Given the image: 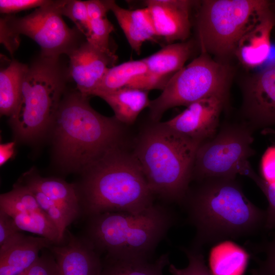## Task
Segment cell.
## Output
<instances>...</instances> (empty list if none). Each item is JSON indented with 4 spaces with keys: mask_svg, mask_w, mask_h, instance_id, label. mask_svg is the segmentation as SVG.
I'll return each instance as SVG.
<instances>
[{
    "mask_svg": "<svg viewBox=\"0 0 275 275\" xmlns=\"http://www.w3.org/2000/svg\"><path fill=\"white\" fill-rule=\"evenodd\" d=\"M110 10L114 13L131 48L136 53H141L145 41L157 37L150 13L147 7L127 9L111 0Z\"/></svg>",
    "mask_w": 275,
    "mask_h": 275,
    "instance_id": "obj_20",
    "label": "cell"
},
{
    "mask_svg": "<svg viewBox=\"0 0 275 275\" xmlns=\"http://www.w3.org/2000/svg\"><path fill=\"white\" fill-rule=\"evenodd\" d=\"M232 70L227 64L201 51L189 64L175 73L149 108L153 122H158L168 109L211 96L228 97Z\"/></svg>",
    "mask_w": 275,
    "mask_h": 275,
    "instance_id": "obj_8",
    "label": "cell"
},
{
    "mask_svg": "<svg viewBox=\"0 0 275 275\" xmlns=\"http://www.w3.org/2000/svg\"><path fill=\"white\" fill-rule=\"evenodd\" d=\"M251 275H263L258 269H253Z\"/></svg>",
    "mask_w": 275,
    "mask_h": 275,
    "instance_id": "obj_39",
    "label": "cell"
},
{
    "mask_svg": "<svg viewBox=\"0 0 275 275\" xmlns=\"http://www.w3.org/2000/svg\"><path fill=\"white\" fill-rule=\"evenodd\" d=\"M254 128L246 121L226 122L216 134L197 150L192 180L246 176L252 168L248 159L255 154Z\"/></svg>",
    "mask_w": 275,
    "mask_h": 275,
    "instance_id": "obj_10",
    "label": "cell"
},
{
    "mask_svg": "<svg viewBox=\"0 0 275 275\" xmlns=\"http://www.w3.org/2000/svg\"><path fill=\"white\" fill-rule=\"evenodd\" d=\"M200 144L164 122H153L143 130L133 154L154 195L167 202L182 203Z\"/></svg>",
    "mask_w": 275,
    "mask_h": 275,
    "instance_id": "obj_5",
    "label": "cell"
},
{
    "mask_svg": "<svg viewBox=\"0 0 275 275\" xmlns=\"http://www.w3.org/2000/svg\"><path fill=\"white\" fill-rule=\"evenodd\" d=\"M65 240L48 249L53 255L58 275H100L102 269L101 254L82 236H75L68 229Z\"/></svg>",
    "mask_w": 275,
    "mask_h": 275,
    "instance_id": "obj_15",
    "label": "cell"
},
{
    "mask_svg": "<svg viewBox=\"0 0 275 275\" xmlns=\"http://www.w3.org/2000/svg\"><path fill=\"white\" fill-rule=\"evenodd\" d=\"M194 47L191 40L172 43L143 59L147 72L135 78L128 87L147 91L155 89L162 90L170 78L184 66Z\"/></svg>",
    "mask_w": 275,
    "mask_h": 275,
    "instance_id": "obj_14",
    "label": "cell"
},
{
    "mask_svg": "<svg viewBox=\"0 0 275 275\" xmlns=\"http://www.w3.org/2000/svg\"><path fill=\"white\" fill-rule=\"evenodd\" d=\"M253 180L265 195L268 206L266 210V215L264 229L267 230L275 229V185L269 184L256 173Z\"/></svg>",
    "mask_w": 275,
    "mask_h": 275,
    "instance_id": "obj_31",
    "label": "cell"
},
{
    "mask_svg": "<svg viewBox=\"0 0 275 275\" xmlns=\"http://www.w3.org/2000/svg\"><path fill=\"white\" fill-rule=\"evenodd\" d=\"M21 181L38 188L66 215L71 223L82 216V211L75 184L54 177H43L31 170Z\"/></svg>",
    "mask_w": 275,
    "mask_h": 275,
    "instance_id": "obj_19",
    "label": "cell"
},
{
    "mask_svg": "<svg viewBox=\"0 0 275 275\" xmlns=\"http://www.w3.org/2000/svg\"><path fill=\"white\" fill-rule=\"evenodd\" d=\"M59 59L41 55L28 66L17 104L10 116L14 133L23 141L38 139L52 125L66 77Z\"/></svg>",
    "mask_w": 275,
    "mask_h": 275,
    "instance_id": "obj_6",
    "label": "cell"
},
{
    "mask_svg": "<svg viewBox=\"0 0 275 275\" xmlns=\"http://www.w3.org/2000/svg\"><path fill=\"white\" fill-rule=\"evenodd\" d=\"M261 134L269 138L271 141L275 145V129L272 128H266L261 131Z\"/></svg>",
    "mask_w": 275,
    "mask_h": 275,
    "instance_id": "obj_38",
    "label": "cell"
},
{
    "mask_svg": "<svg viewBox=\"0 0 275 275\" xmlns=\"http://www.w3.org/2000/svg\"><path fill=\"white\" fill-rule=\"evenodd\" d=\"M63 1H49L22 17L8 15L1 19V43L13 53L19 44V35L29 37L40 47L42 56L59 58L77 47L79 31L70 29L62 18Z\"/></svg>",
    "mask_w": 275,
    "mask_h": 275,
    "instance_id": "obj_9",
    "label": "cell"
},
{
    "mask_svg": "<svg viewBox=\"0 0 275 275\" xmlns=\"http://www.w3.org/2000/svg\"><path fill=\"white\" fill-rule=\"evenodd\" d=\"M87 219L82 236L100 254L150 260L178 217L169 206L153 204L138 213L107 212Z\"/></svg>",
    "mask_w": 275,
    "mask_h": 275,
    "instance_id": "obj_4",
    "label": "cell"
},
{
    "mask_svg": "<svg viewBox=\"0 0 275 275\" xmlns=\"http://www.w3.org/2000/svg\"><path fill=\"white\" fill-rule=\"evenodd\" d=\"M122 124L115 116L95 111L88 97L79 92L65 95L52 124L57 161L66 172L81 173L108 150L121 145Z\"/></svg>",
    "mask_w": 275,
    "mask_h": 275,
    "instance_id": "obj_3",
    "label": "cell"
},
{
    "mask_svg": "<svg viewBox=\"0 0 275 275\" xmlns=\"http://www.w3.org/2000/svg\"><path fill=\"white\" fill-rule=\"evenodd\" d=\"M69 75L84 96L93 95L107 69L117 59L115 54L101 51L87 41L68 54Z\"/></svg>",
    "mask_w": 275,
    "mask_h": 275,
    "instance_id": "obj_16",
    "label": "cell"
},
{
    "mask_svg": "<svg viewBox=\"0 0 275 275\" xmlns=\"http://www.w3.org/2000/svg\"><path fill=\"white\" fill-rule=\"evenodd\" d=\"M271 7L272 11L275 14V1L271 2Z\"/></svg>",
    "mask_w": 275,
    "mask_h": 275,
    "instance_id": "obj_40",
    "label": "cell"
},
{
    "mask_svg": "<svg viewBox=\"0 0 275 275\" xmlns=\"http://www.w3.org/2000/svg\"><path fill=\"white\" fill-rule=\"evenodd\" d=\"M55 244L42 237L23 235L0 253V275H18L31 266L39 253Z\"/></svg>",
    "mask_w": 275,
    "mask_h": 275,
    "instance_id": "obj_21",
    "label": "cell"
},
{
    "mask_svg": "<svg viewBox=\"0 0 275 275\" xmlns=\"http://www.w3.org/2000/svg\"><path fill=\"white\" fill-rule=\"evenodd\" d=\"M271 10L266 0H205L197 18L201 51L221 59L232 55L244 34Z\"/></svg>",
    "mask_w": 275,
    "mask_h": 275,
    "instance_id": "obj_7",
    "label": "cell"
},
{
    "mask_svg": "<svg viewBox=\"0 0 275 275\" xmlns=\"http://www.w3.org/2000/svg\"><path fill=\"white\" fill-rule=\"evenodd\" d=\"M86 2L90 20L105 18L107 12L111 10V0H89Z\"/></svg>",
    "mask_w": 275,
    "mask_h": 275,
    "instance_id": "obj_36",
    "label": "cell"
},
{
    "mask_svg": "<svg viewBox=\"0 0 275 275\" xmlns=\"http://www.w3.org/2000/svg\"><path fill=\"white\" fill-rule=\"evenodd\" d=\"M170 264L169 253L162 254L154 261L105 255L100 275H163L164 268Z\"/></svg>",
    "mask_w": 275,
    "mask_h": 275,
    "instance_id": "obj_23",
    "label": "cell"
},
{
    "mask_svg": "<svg viewBox=\"0 0 275 275\" xmlns=\"http://www.w3.org/2000/svg\"><path fill=\"white\" fill-rule=\"evenodd\" d=\"M147 72L143 59L124 62L108 68L93 96L112 92L127 87L133 80Z\"/></svg>",
    "mask_w": 275,
    "mask_h": 275,
    "instance_id": "obj_25",
    "label": "cell"
},
{
    "mask_svg": "<svg viewBox=\"0 0 275 275\" xmlns=\"http://www.w3.org/2000/svg\"><path fill=\"white\" fill-rule=\"evenodd\" d=\"M197 1L189 0H147L145 4L150 13L157 37L170 43L184 41L191 29L190 12Z\"/></svg>",
    "mask_w": 275,
    "mask_h": 275,
    "instance_id": "obj_17",
    "label": "cell"
},
{
    "mask_svg": "<svg viewBox=\"0 0 275 275\" xmlns=\"http://www.w3.org/2000/svg\"><path fill=\"white\" fill-rule=\"evenodd\" d=\"M265 258L258 270L263 275H275V237L263 247Z\"/></svg>",
    "mask_w": 275,
    "mask_h": 275,
    "instance_id": "obj_35",
    "label": "cell"
},
{
    "mask_svg": "<svg viewBox=\"0 0 275 275\" xmlns=\"http://www.w3.org/2000/svg\"><path fill=\"white\" fill-rule=\"evenodd\" d=\"M44 250L37 260L18 275H58L55 259L48 249Z\"/></svg>",
    "mask_w": 275,
    "mask_h": 275,
    "instance_id": "obj_32",
    "label": "cell"
},
{
    "mask_svg": "<svg viewBox=\"0 0 275 275\" xmlns=\"http://www.w3.org/2000/svg\"><path fill=\"white\" fill-rule=\"evenodd\" d=\"M247 260L243 250L234 244H226L212 254V272L214 275H241Z\"/></svg>",
    "mask_w": 275,
    "mask_h": 275,
    "instance_id": "obj_26",
    "label": "cell"
},
{
    "mask_svg": "<svg viewBox=\"0 0 275 275\" xmlns=\"http://www.w3.org/2000/svg\"><path fill=\"white\" fill-rule=\"evenodd\" d=\"M46 0H1L0 12L3 14H10L21 11L39 8L49 2Z\"/></svg>",
    "mask_w": 275,
    "mask_h": 275,
    "instance_id": "obj_33",
    "label": "cell"
},
{
    "mask_svg": "<svg viewBox=\"0 0 275 275\" xmlns=\"http://www.w3.org/2000/svg\"><path fill=\"white\" fill-rule=\"evenodd\" d=\"M61 12L62 15L71 20L78 30L87 37L90 28V19L86 1H63Z\"/></svg>",
    "mask_w": 275,
    "mask_h": 275,
    "instance_id": "obj_29",
    "label": "cell"
},
{
    "mask_svg": "<svg viewBox=\"0 0 275 275\" xmlns=\"http://www.w3.org/2000/svg\"><path fill=\"white\" fill-rule=\"evenodd\" d=\"M113 110L115 118L123 124L133 123L141 112L148 107L150 100L148 91L125 87L100 94Z\"/></svg>",
    "mask_w": 275,
    "mask_h": 275,
    "instance_id": "obj_22",
    "label": "cell"
},
{
    "mask_svg": "<svg viewBox=\"0 0 275 275\" xmlns=\"http://www.w3.org/2000/svg\"><path fill=\"white\" fill-rule=\"evenodd\" d=\"M0 210L11 216L21 231L37 234L56 244H60L57 228L24 184L16 183L12 190L1 195Z\"/></svg>",
    "mask_w": 275,
    "mask_h": 275,
    "instance_id": "obj_11",
    "label": "cell"
},
{
    "mask_svg": "<svg viewBox=\"0 0 275 275\" xmlns=\"http://www.w3.org/2000/svg\"><path fill=\"white\" fill-rule=\"evenodd\" d=\"M15 143L9 142L0 145V165L2 166L11 158L14 153Z\"/></svg>",
    "mask_w": 275,
    "mask_h": 275,
    "instance_id": "obj_37",
    "label": "cell"
},
{
    "mask_svg": "<svg viewBox=\"0 0 275 275\" xmlns=\"http://www.w3.org/2000/svg\"><path fill=\"white\" fill-rule=\"evenodd\" d=\"M188 259V265L184 268H178L173 264L169 265L172 275H214L206 264L202 250L192 247H181Z\"/></svg>",
    "mask_w": 275,
    "mask_h": 275,
    "instance_id": "obj_27",
    "label": "cell"
},
{
    "mask_svg": "<svg viewBox=\"0 0 275 275\" xmlns=\"http://www.w3.org/2000/svg\"><path fill=\"white\" fill-rule=\"evenodd\" d=\"M187 221L196 229L191 247L255 234L264 228L266 210L252 203L236 177H217L199 181L189 189L182 203Z\"/></svg>",
    "mask_w": 275,
    "mask_h": 275,
    "instance_id": "obj_1",
    "label": "cell"
},
{
    "mask_svg": "<svg viewBox=\"0 0 275 275\" xmlns=\"http://www.w3.org/2000/svg\"><path fill=\"white\" fill-rule=\"evenodd\" d=\"M241 90L242 120L254 130L275 126V62L245 80Z\"/></svg>",
    "mask_w": 275,
    "mask_h": 275,
    "instance_id": "obj_12",
    "label": "cell"
},
{
    "mask_svg": "<svg viewBox=\"0 0 275 275\" xmlns=\"http://www.w3.org/2000/svg\"><path fill=\"white\" fill-rule=\"evenodd\" d=\"M274 26L275 14L271 7L244 34L236 46L234 55L243 67L255 68L267 60L271 50V34Z\"/></svg>",
    "mask_w": 275,
    "mask_h": 275,
    "instance_id": "obj_18",
    "label": "cell"
},
{
    "mask_svg": "<svg viewBox=\"0 0 275 275\" xmlns=\"http://www.w3.org/2000/svg\"><path fill=\"white\" fill-rule=\"evenodd\" d=\"M81 174L75 185L86 218L107 212L138 213L154 204L139 161L121 145L108 150Z\"/></svg>",
    "mask_w": 275,
    "mask_h": 275,
    "instance_id": "obj_2",
    "label": "cell"
},
{
    "mask_svg": "<svg viewBox=\"0 0 275 275\" xmlns=\"http://www.w3.org/2000/svg\"><path fill=\"white\" fill-rule=\"evenodd\" d=\"M227 98L211 96L195 101L164 123L177 132L201 144L212 139L220 126Z\"/></svg>",
    "mask_w": 275,
    "mask_h": 275,
    "instance_id": "obj_13",
    "label": "cell"
},
{
    "mask_svg": "<svg viewBox=\"0 0 275 275\" xmlns=\"http://www.w3.org/2000/svg\"><path fill=\"white\" fill-rule=\"evenodd\" d=\"M29 65L17 60L10 61L0 71V112L10 116L20 96L21 87Z\"/></svg>",
    "mask_w": 275,
    "mask_h": 275,
    "instance_id": "obj_24",
    "label": "cell"
},
{
    "mask_svg": "<svg viewBox=\"0 0 275 275\" xmlns=\"http://www.w3.org/2000/svg\"><path fill=\"white\" fill-rule=\"evenodd\" d=\"M113 24L106 17L90 20L87 41L102 52L114 54L109 46V36Z\"/></svg>",
    "mask_w": 275,
    "mask_h": 275,
    "instance_id": "obj_28",
    "label": "cell"
},
{
    "mask_svg": "<svg viewBox=\"0 0 275 275\" xmlns=\"http://www.w3.org/2000/svg\"><path fill=\"white\" fill-rule=\"evenodd\" d=\"M13 218L0 210V253L3 252L24 234Z\"/></svg>",
    "mask_w": 275,
    "mask_h": 275,
    "instance_id": "obj_30",
    "label": "cell"
},
{
    "mask_svg": "<svg viewBox=\"0 0 275 275\" xmlns=\"http://www.w3.org/2000/svg\"><path fill=\"white\" fill-rule=\"evenodd\" d=\"M262 178L268 183L275 185V145L268 148L261 162Z\"/></svg>",
    "mask_w": 275,
    "mask_h": 275,
    "instance_id": "obj_34",
    "label": "cell"
}]
</instances>
